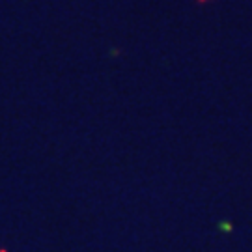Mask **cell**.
<instances>
[{
	"label": "cell",
	"instance_id": "obj_1",
	"mask_svg": "<svg viewBox=\"0 0 252 252\" xmlns=\"http://www.w3.org/2000/svg\"><path fill=\"white\" fill-rule=\"evenodd\" d=\"M0 252H6V251H0Z\"/></svg>",
	"mask_w": 252,
	"mask_h": 252
}]
</instances>
